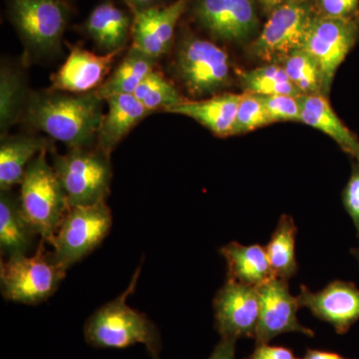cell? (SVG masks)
<instances>
[{
	"mask_svg": "<svg viewBox=\"0 0 359 359\" xmlns=\"http://www.w3.org/2000/svg\"><path fill=\"white\" fill-rule=\"evenodd\" d=\"M103 101L95 90L87 93L39 92L28 97L25 119L69 149L87 148L98 136Z\"/></svg>",
	"mask_w": 359,
	"mask_h": 359,
	"instance_id": "6da1fadb",
	"label": "cell"
},
{
	"mask_svg": "<svg viewBox=\"0 0 359 359\" xmlns=\"http://www.w3.org/2000/svg\"><path fill=\"white\" fill-rule=\"evenodd\" d=\"M140 273L139 266L125 292L97 309L85 323L84 337L89 346L121 349L142 344L151 358L160 359L162 344L157 327L146 314L127 304V299L136 289Z\"/></svg>",
	"mask_w": 359,
	"mask_h": 359,
	"instance_id": "7a4b0ae2",
	"label": "cell"
},
{
	"mask_svg": "<svg viewBox=\"0 0 359 359\" xmlns=\"http://www.w3.org/2000/svg\"><path fill=\"white\" fill-rule=\"evenodd\" d=\"M20 185L25 218L36 235L52 245L69 204L57 174L47 162L46 150L28 165Z\"/></svg>",
	"mask_w": 359,
	"mask_h": 359,
	"instance_id": "3957f363",
	"label": "cell"
},
{
	"mask_svg": "<svg viewBox=\"0 0 359 359\" xmlns=\"http://www.w3.org/2000/svg\"><path fill=\"white\" fill-rule=\"evenodd\" d=\"M41 240L36 252L9 257L0 264V283L4 297L25 304H41L55 294L67 269L58 263Z\"/></svg>",
	"mask_w": 359,
	"mask_h": 359,
	"instance_id": "277c9868",
	"label": "cell"
},
{
	"mask_svg": "<svg viewBox=\"0 0 359 359\" xmlns=\"http://www.w3.org/2000/svg\"><path fill=\"white\" fill-rule=\"evenodd\" d=\"M53 169L67 196L69 208L103 202L110 192L112 169L109 156L87 148L55 154Z\"/></svg>",
	"mask_w": 359,
	"mask_h": 359,
	"instance_id": "5b68a950",
	"label": "cell"
},
{
	"mask_svg": "<svg viewBox=\"0 0 359 359\" xmlns=\"http://www.w3.org/2000/svg\"><path fill=\"white\" fill-rule=\"evenodd\" d=\"M112 222L105 201L69 208L52 244L58 263L68 269L88 256L109 235Z\"/></svg>",
	"mask_w": 359,
	"mask_h": 359,
	"instance_id": "8992f818",
	"label": "cell"
},
{
	"mask_svg": "<svg viewBox=\"0 0 359 359\" xmlns=\"http://www.w3.org/2000/svg\"><path fill=\"white\" fill-rule=\"evenodd\" d=\"M8 7L28 48L39 54L57 50L70 18L66 0H8Z\"/></svg>",
	"mask_w": 359,
	"mask_h": 359,
	"instance_id": "52a82bcc",
	"label": "cell"
},
{
	"mask_svg": "<svg viewBox=\"0 0 359 359\" xmlns=\"http://www.w3.org/2000/svg\"><path fill=\"white\" fill-rule=\"evenodd\" d=\"M359 21L356 18L313 16L306 33L304 50L318 63L323 78V95L327 97L335 73L358 42Z\"/></svg>",
	"mask_w": 359,
	"mask_h": 359,
	"instance_id": "ba28073f",
	"label": "cell"
},
{
	"mask_svg": "<svg viewBox=\"0 0 359 359\" xmlns=\"http://www.w3.org/2000/svg\"><path fill=\"white\" fill-rule=\"evenodd\" d=\"M177 68L187 90L195 96L214 94L228 83L230 61L218 45L187 36L179 44Z\"/></svg>",
	"mask_w": 359,
	"mask_h": 359,
	"instance_id": "9c48e42d",
	"label": "cell"
},
{
	"mask_svg": "<svg viewBox=\"0 0 359 359\" xmlns=\"http://www.w3.org/2000/svg\"><path fill=\"white\" fill-rule=\"evenodd\" d=\"M311 8L302 1L283 2L271 13L261 34L252 44V53L266 62L283 60L304 48L313 18Z\"/></svg>",
	"mask_w": 359,
	"mask_h": 359,
	"instance_id": "30bf717a",
	"label": "cell"
},
{
	"mask_svg": "<svg viewBox=\"0 0 359 359\" xmlns=\"http://www.w3.org/2000/svg\"><path fill=\"white\" fill-rule=\"evenodd\" d=\"M215 327L222 337H256L261 301L257 287L226 280L212 302Z\"/></svg>",
	"mask_w": 359,
	"mask_h": 359,
	"instance_id": "8fae6325",
	"label": "cell"
},
{
	"mask_svg": "<svg viewBox=\"0 0 359 359\" xmlns=\"http://www.w3.org/2000/svg\"><path fill=\"white\" fill-rule=\"evenodd\" d=\"M261 313L257 323V344H269L287 332H299L313 337L314 332L297 320L301 308L297 297L290 294L289 280L273 278L259 289Z\"/></svg>",
	"mask_w": 359,
	"mask_h": 359,
	"instance_id": "7c38bea8",
	"label": "cell"
},
{
	"mask_svg": "<svg viewBox=\"0 0 359 359\" xmlns=\"http://www.w3.org/2000/svg\"><path fill=\"white\" fill-rule=\"evenodd\" d=\"M194 15L212 36L230 42L249 39L259 22L252 0H196Z\"/></svg>",
	"mask_w": 359,
	"mask_h": 359,
	"instance_id": "4fadbf2b",
	"label": "cell"
},
{
	"mask_svg": "<svg viewBox=\"0 0 359 359\" xmlns=\"http://www.w3.org/2000/svg\"><path fill=\"white\" fill-rule=\"evenodd\" d=\"M297 299L301 308L332 325L337 334H346L359 320V289L353 283L334 280L318 292L302 285Z\"/></svg>",
	"mask_w": 359,
	"mask_h": 359,
	"instance_id": "5bb4252c",
	"label": "cell"
},
{
	"mask_svg": "<svg viewBox=\"0 0 359 359\" xmlns=\"http://www.w3.org/2000/svg\"><path fill=\"white\" fill-rule=\"evenodd\" d=\"M187 6L188 0H177L170 6L150 7L134 13L132 47L156 59L166 54Z\"/></svg>",
	"mask_w": 359,
	"mask_h": 359,
	"instance_id": "9a60e30c",
	"label": "cell"
},
{
	"mask_svg": "<svg viewBox=\"0 0 359 359\" xmlns=\"http://www.w3.org/2000/svg\"><path fill=\"white\" fill-rule=\"evenodd\" d=\"M120 50L97 55L93 52L73 46L65 65L52 77L51 90L68 93H87L104 83Z\"/></svg>",
	"mask_w": 359,
	"mask_h": 359,
	"instance_id": "2e32d148",
	"label": "cell"
},
{
	"mask_svg": "<svg viewBox=\"0 0 359 359\" xmlns=\"http://www.w3.org/2000/svg\"><path fill=\"white\" fill-rule=\"evenodd\" d=\"M106 102L108 112L103 116L97 138L99 150L109 156L124 137L151 112L133 94L111 96Z\"/></svg>",
	"mask_w": 359,
	"mask_h": 359,
	"instance_id": "e0dca14e",
	"label": "cell"
},
{
	"mask_svg": "<svg viewBox=\"0 0 359 359\" xmlns=\"http://www.w3.org/2000/svg\"><path fill=\"white\" fill-rule=\"evenodd\" d=\"M228 266L226 280L257 287L276 278L268 255L259 245H243L231 242L219 249Z\"/></svg>",
	"mask_w": 359,
	"mask_h": 359,
	"instance_id": "ac0fdd59",
	"label": "cell"
},
{
	"mask_svg": "<svg viewBox=\"0 0 359 359\" xmlns=\"http://www.w3.org/2000/svg\"><path fill=\"white\" fill-rule=\"evenodd\" d=\"M299 99L301 103L299 121L327 134L339 144L344 152L359 163V139L330 107L327 97L301 95Z\"/></svg>",
	"mask_w": 359,
	"mask_h": 359,
	"instance_id": "d6986e66",
	"label": "cell"
},
{
	"mask_svg": "<svg viewBox=\"0 0 359 359\" xmlns=\"http://www.w3.org/2000/svg\"><path fill=\"white\" fill-rule=\"evenodd\" d=\"M241 98L242 95L229 93L204 100H184L167 112L192 118L217 136H229L235 124Z\"/></svg>",
	"mask_w": 359,
	"mask_h": 359,
	"instance_id": "ffe728a7",
	"label": "cell"
},
{
	"mask_svg": "<svg viewBox=\"0 0 359 359\" xmlns=\"http://www.w3.org/2000/svg\"><path fill=\"white\" fill-rule=\"evenodd\" d=\"M132 22L126 13L107 1L95 7L85 21V32L106 53L124 49L131 35Z\"/></svg>",
	"mask_w": 359,
	"mask_h": 359,
	"instance_id": "44dd1931",
	"label": "cell"
},
{
	"mask_svg": "<svg viewBox=\"0 0 359 359\" xmlns=\"http://www.w3.org/2000/svg\"><path fill=\"white\" fill-rule=\"evenodd\" d=\"M36 235L21 209L20 201L11 193H0V250L2 256L26 255Z\"/></svg>",
	"mask_w": 359,
	"mask_h": 359,
	"instance_id": "7402d4cb",
	"label": "cell"
},
{
	"mask_svg": "<svg viewBox=\"0 0 359 359\" xmlns=\"http://www.w3.org/2000/svg\"><path fill=\"white\" fill-rule=\"evenodd\" d=\"M47 140L32 136L2 139L0 146V190L21 184L32 161L46 150Z\"/></svg>",
	"mask_w": 359,
	"mask_h": 359,
	"instance_id": "603a6c76",
	"label": "cell"
},
{
	"mask_svg": "<svg viewBox=\"0 0 359 359\" xmlns=\"http://www.w3.org/2000/svg\"><path fill=\"white\" fill-rule=\"evenodd\" d=\"M157 60L131 47L112 75L95 90L97 95L106 101L118 94H134L149 73L155 69Z\"/></svg>",
	"mask_w": 359,
	"mask_h": 359,
	"instance_id": "cb8c5ba5",
	"label": "cell"
},
{
	"mask_svg": "<svg viewBox=\"0 0 359 359\" xmlns=\"http://www.w3.org/2000/svg\"><path fill=\"white\" fill-rule=\"evenodd\" d=\"M297 231L294 219L287 215H283L271 240L264 247L276 278L289 280L297 275L299 269L295 259Z\"/></svg>",
	"mask_w": 359,
	"mask_h": 359,
	"instance_id": "d4e9b609",
	"label": "cell"
},
{
	"mask_svg": "<svg viewBox=\"0 0 359 359\" xmlns=\"http://www.w3.org/2000/svg\"><path fill=\"white\" fill-rule=\"evenodd\" d=\"M242 82L247 93L255 95H302L283 65H264L247 71L242 74Z\"/></svg>",
	"mask_w": 359,
	"mask_h": 359,
	"instance_id": "484cf974",
	"label": "cell"
},
{
	"mask_svg": "<svg viewBox=\"0 0 359 359\" xmlns=\"http://www.w3.org/2000/svg\"><path fill=\"white\" fill-rule=\"evenodd\" d=\"M27 99L20 73L11 66L2 65L0 72V127L2 134L18 121Z\"/></svg>",
	"mask_w": 359,
	"mask_h": 359,
	"instance_id": "4316f807",
	"label": "cell"
},
{
	"mask_svg": "<svg viewBox=\"0 0 359 359\" xmlns=\"http://www.w3.org/2000/svg\"><path fill=\"white\" fill-rule=\"evenodd\" d=\"M283 67L302 95H323L320 67L308 52L304 49L292 52L283 59Z\"/></svg>",
	"mask_w": 359,
	"mask_h": 359,
	"instance_id": "83f0119b",
	"label": "cell"
},
{
	"mask_svg": "<svg viewBox=\"0 0 359 359\" xmlns=\"http://www.w3.org/2000/svg\"><path fill=\"white\" fill-rule=\"evenodd\" d=\"M133 95L150 112L157 110L168 111L184 101L176 87L156 69L149 73Z\"/></svg>",
	"mask_w": 359,
	"mask_h": 359,
	"instance_id": "f1b7e54d",
	"label": "cell"
},
{
	"mask_svg": "<svg viewBox=\"0 0 359 359\" xmlns=\"http://www.w3.org/2000/svg\"><path fill=\"white\" fill-rule=\"evenodd\" d=\"M271 123L273 122L259 96L250 93L243 94L231 135L248 133Z\"/></svg>",
	"mask_w": 359,
	"mask_h": 359,
	"instance_id": "f546056e",
	"label": "cell"
},
{
	"mask_svg": "<svg viewBox=\"0 0 359 359\" xmlns=\"http://www.w3.org/2000/svg\"><path fill=\"white\" fill-rule=\"evenodd\" d=\"M259 96L271 122L299 121L301 103L299 96L269 95Z\"/></svg>",
	"mask_w": 359,
	"mask_h": 359,
	"instance_id": "4dcf8cb0",
	"label": "cell"
},
{
	"mask_svg": "<svg viewBox=\"0 0 359 359\" xmlns=\"http://www.w3.org/2000/svg\"><path fill=\"white\" fill-rule=\"evenodd\" d=\"M342 203L353 219L359 237V163H354L351 178L342 192Z\"/></svg>",
	"mask_w": 359,
	"mask_h": 359,
	"instance_id": "1f68e13d",
	"label": "cell"
},
{
	"mask_svg": "<svg viewBox=\"0 0 359 359\" xmlns=\"http://www.w3.org/2000/svg\"><path fill=\"white\" fill-rule=\"evenodd\" d=\"M323 15L330 18H356L359 0H318Z\"/></svg>",
	"mask_w": 359,
	"mask_h": 359,
	"instance_id": "d6a6232c",
	"label": "cell"
},
{
	"mask_svg": "<svg viewBox=\"0 0 359 359\" xmlns=\"http://www.w3.org/2000/svg\"><path fill=\"white\" fill-rule=\"evenodd\" d=\"M245 359H299L292 351L283 346H271L268 344H257L254 353Z\"/></svg>",
	"mask_w": 359,
	"mask_h": 359,
	"instance_id": "836d02e7",
	"label": "cell"
},
{
	"mask_svg": "<svg viewBox=\"0 0 359 359\" xmlns=\"http://www.w3.org/2000/svg\"><path fill=\"white\" fill-rule=\"evenodd\" d=\"M236 340L231 337H222L209 359H236Z\"/></svg>",
	"mask_w": 359,
	"mask_h": 359,
	"instance_id": "e575fe53",
	"label": "cell"
},
{
	"mask_svg": "<svg viewBox=\"0 0 359 359\" xmlns=\"http://www.w3.org/2000/svg\"><path fill=\"white\" fill-rule=\"evenodd\" d=\"M302 359H351L344 358L340 354L330 353V351H318V349H308Z\"/></svg>",
	"mask_w": 359,
	"mask_h": 359,
	"instance_id": "d590c367",
	"label": "cell"
},
{
	"mask_svg": "<svg viewBox=\"0 0 359 359\" xmlns=\"http://www.w3.org/2000/svg\"><path fill=\"white\" fill-rule=\"evenodd\" d=\"M134 13L143 11V9L150 8V7L158 6L162 0H124Z\"/></svg>",
	"mask_w": 359,
	"mask_h": 359,
	"instance_id": "8d00e7d4",
	"label": "cell"
},
{
	"mask_svg": "<svg viewBox=\"0 0 359 359\" xmlns=\"http://www.w3.org/2000/svg\"><path fill=\"white\" fill-rule=\"evenodd\" d=\"M257 1L262 4L264 11L271 13H273L276 8H278L280 4H283V0H257Z\"/></svg>",
	"mask_w": 359,
	"mask_h": 359,
	"instance_id": "74e56055",
	"label": "cell"
},
{
	"mask_svg": "<svg viewBox=\"0 0 359 359\" xmlns=\"http://www.w3.org/2000/svg\"><path fill=\"white\" fill-rule=\"evenodd\" d=\"M351 252H353V256L355 257L356 259H358V264H359V248H358V249L351 250Z\"/></svg>",
	"mask_w": 359,
	"mask_h": 359,
	"instance_id": "f35d334b",
	"label": "cell"
},
{
	"mask_svg": "<svg viewBox=\"0 0 359 359\" xmlns=\"http://www.w3.org/2000/svg\"><path fill=\"white\" fill-rule=\"evenodd\" d=\"M301 1V0H283V2Z\"/></svg>",
	"mask_w": 359,
	"mask_h": 359,
	"instance_id": "ab89813d",
	"label": "cell"
}]
</instances>
